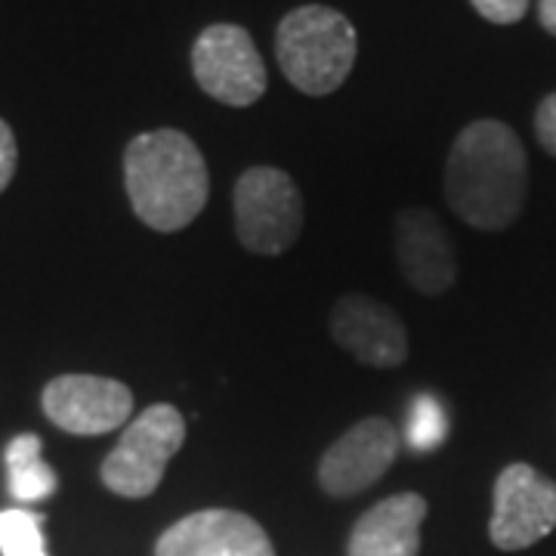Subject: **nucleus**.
<instances>
[{"label": "nucleus", "mask_w": 556, "mask_h": 556, "mask_svg": "<svg viewBox=\"0 0 556 556\" xmlns=\"http://www.w3.org/2000/svg\"><path fill=\"white\" fill-rule=\"evenodd\" d=\"M43 519L28 510H0V554L3 556H47Z\"/></svg>", "instance_id": "2eb2a0df"}, {"label": "nucleus", "mask_w": 556, "mask_h": 556, "mask_svg": "<svg viewBox=\"0 0 556 556\" xmlns=\"http://www.w3.org/2000/svg\"><path fill=\"white\" fill-rule=\"evenodd\" d=\"M424 517L427 501L415 492L380 501L358 517L346 544V556H417Z\"/></svg>", "instance_id": "ddd939ff"}, {"label": "nucleus", "mask_w": 556, "mask_h": 556, "mask_svg": "<svg viewBox=\"0 0 556 556\" xmlns=\"http://www.w3.org/2000/svg\"><path fill=\"white\" fill-rule=\"evenodd\" d=\"M186 442V417L177 405L159 402L127 424L121 442L102 460L100 477L121 497H149L164 479L167 464Z\"/></svg>", "instance_id": "20e7f679"}, {"label": "nucleus", "mask_w": 556, "mask_h": 556, "mask_svg": "<svg viewBox=\"0 0 556 556\" xmlns=\"http://www.w3.org/2000/svg\"><path fill=\"white\" fill-rule=\"evenodd\" d=\"M477 7L482 20L495 22V25H514L526 16L529 0H470Z\"/></svg>", "instance_id": "f3484780"}, {"label": "nucleus", "mask_w": 556, "mask_h": 556, "mask_svg": "<svg viewBox=\"0 0 556 556\" xmlns=\"http://www.w3.org/2000/svg\"><path fill=\"white\" fill-rule=\"evenodd\" d=\"M399 455L396 427L383 417H368L350 427L325 452L318 464V482L328 495L350 497L375 485Z\"/></svg>", "instance_id": "1a4fd4ad"}, {"label": "nucleus", "mask_w": 556, "mask_h": 556, "mask_svg": "<svg viewBox=\"0 0 556 556\" xmlns=\"http://www.w3.org/2000/svg\"><path fill=\"white\" fill-rule=\"evenodd\" d=\"M358 38L343 13L306 3L291 10L276 35V56L281 75L309 97H328L356 65Z\"/></svg>", "instance_id": "7ed1b4c3"}, {"label": "nucleus", "mask_w": 556, "mask_h": 556, "mask_svg": "<svg viewBox=\"0 0 556 556\" xmlns=\"http://www.w3.org/2000/svg\"><path fill=\"white\" fill-rule=\"evenodd\" d=\"M535 137L544 146V152L556 155V93L541 100L535 112Z\"/></svg>", "instance_id": "a211bd4d"}, {"label": "nucleus", "mask_w": 556, "mask_h": 556, "mask_svg": "<svg viewBox=\"0 0 556 556\" xmlns=\"http://www.w3.org/2000/svg\"><path fill=\"white\" fill-rule=\"evenodd\" d=\"M331 334L362 365L396 368L408 358V331L396 309L365 294H346L334 303Z\"/></svg>", "instance_id": "9b49d317"}, {"label": "nucleus", "mask_w": 556, "mask_h": 556, "mask_svg": "<svg viewBox=\"0 0 556 556\" xmlns=\"http://www.w3.org/2000/svg\"><path fill=\"white\" fill-rule=\"evenodd\" d=\"M396 260L405 281L427 298H439L455 285V248H452L445 226L427 207L399 211Z\"/></svg>", "instance_id": "f8f14e48"}, {"label": "nucleus", "mask_w": 556, "mask_h": 556, "mask_svg": "<svg viewBox=\"0 0 556 556\" xmlns=\"http://www.w3.org/2000/svg\"><path fill=\"white\" fill-rule=\"evenodd\" d=\"M448 437L445 408L433 396H417L408 417V442L417 452H433Z\"/></svg>", "instance_id": "dca6fc26"}, {"label": "nucleus", "mask_w": 556, "mask_h": 556, "mask_svg": "<svg viewBox=\"0 0 556 556\" xmlns=\"http://www.w3.org/2000/svg\"><path fill=\"white\" fill-rule=\"evenodd\" d=\"M43 415L75 437H102L130 420L134 393L100 375H60L43 387Z\"/></svg>", "instance_id": "6e6552de"}, {"label": "nucleus", "mask_w": 556, "mask_h": 556, "mask_svg": "<svg viewBox=\"0 0 556 556\" xmlns=\"http://www.w3.org/2000/svg\"><path fill=\"white\" fill-rule=\"evenodd\" d=\"M192 72L207 97L232 109H248L266 93V65L241 25H207L192 47Z\"/></svg>", "instance_id": "423d86ee"}, {"label": "nucleus", "mask_w": 556, "mask_h": 556, "mask_svg": "<svg viewBox=\"0 0 556 556\" xmlns=\"http://www.w3.org/2000/svg\"><path fill=\"white\" fill-rule=\"evenodd\" d=\"M124 186L137 217L155 232H179L207 204L211 177L201 149L182 130L161 127L130 139Z\"/></svg>", "instance_id": "f03ea898"}, {"label": "nucleus", "mask_w": 556, "mask_h": 556, "mask_svg": "<svg viewBox=\"0 0 556 556\" xmlns=\"http://www.w3.org/2000/svg\"><path fill=\"white\" fill-rule=\"evenodd\" d=\"M538 20L551 35H556V0H538Z\"/></svg>", "instance_id": "aec40b11"}, {"label": "nucleus", "mask_w": 556, "mask_h": 556, "mask_svg": "<svg viewBox=\"0 0 556 556\" xmlns=\"http://www.w3.org/2000/svg\"><path fill=\"white\" fill-rule=\"evenodd\" d=\"M7 482L10 495L22 504H35L56 492L60 479L50 464L40 457V439L35 433H22L7 445Z\"/></svg>", "instance_id": "4468645a"}, {"label": "nucleus", "mask_w": 556, "mask_h": 556, "mask_svg": "<svg viewBox=\"0 0 556 556\" xmlns=\"http://www.w3.org/2000/svg\"><path fill=\"white\" fill-rule=\"evenodd\" d=\"M556 529V482L529 464H510L495 482L489 538L501 551H526Z\"/></svg>", "instance_id": "0eeeda50"}, {"label": "nucleus", "mask_w": 556, "mask_h": 556, "mask_svg": "<svg viewBox=\"0 0 556 556\" xmlns=\"http://www.w3.org/2000/svg\"><path fill=\"white\" fill-rule=\"evenodd\" d=\"M529 161L504 121H473L457 134L445 161V199L457 217L482 232L514 226L526 204Z\"/></svg>", "instance_id": "f257e3e1"}, {"label": "nucleus", "mask_w": 556, "mask_h": 556, "mask_svg": "<svg viewBox=\"0 0 556 556\" xmlns=\"http://www.w3.org/2000/svg\"><path fill=\"white\" fill-rule=\"evenodd\" d=\"M239 241L266 257L285 254L303 229V199L294 179L278 167H251L236 182Z\"/></svg>", "instance_id": "39448f33"}, {"label": "nucleus", "mask_w": 556, "mask_h": 556, "mask_svg": "<svg viewBox=\"0 0 556 556\" xmlns=\"http://www.w3.org/2000/svg\"><path fill=\"white\" fill-rule=\"evenodd\" d=\"M16 161H20V152H16V137L10 130V124L0 118V192L10 186V179L16 174Z\"/></svg>", "instance_id": "6ab92c4d"}, {"label": "nucleus", "mask_w": 556, "mask_h": 556, "mask_svg": "<svg viewBox=\"0 0 556 556\" xmlns=\"http://www.w3.org/2000/svg\"><path fill=\"white\" fill-rule=\"evenodd\" d=\"M155 556H276V551L257 519L214 507L174 522L159 538Z\"/></svg>", "instance_id": "9d476101"}]
</instances>
